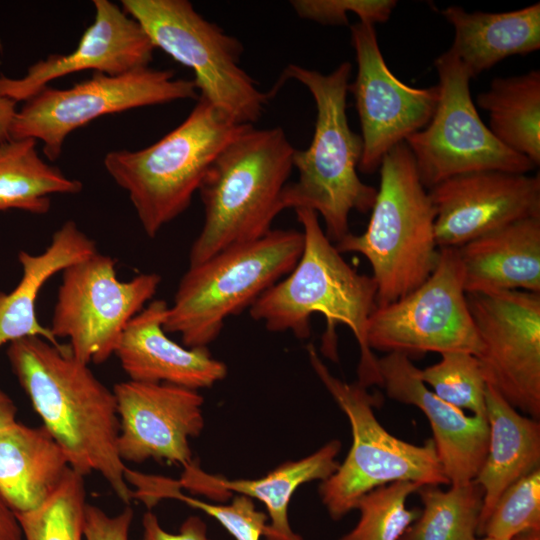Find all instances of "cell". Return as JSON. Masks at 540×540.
Here are the masks:
<instances>
[{
  "label": "cell",
  "instance_id": "obj_1",
  "mask_svg": "<svg viewBox=\"0 0 540 540\" xmlns=\"http://www.w3.org/2000/svg\"><path fill=\"white\" fill-rule=\"evenodd\" d=\"M7 358L70 468L83 476L97 472L129 505L133 490L117 449L119 418L113 391L73 356L69 346H56L41 337L9 343Z\"/></svg>",
  "mask_w": 540,
  "mask_h": 540
},
{
  "label": "cell",
  "instance_id": "obj_2",
  "mask_svg": "<svg viewBox=\"0 0 540 540\" xmlns=\"http://www.w3.org/2000/svg\"><path fill=\"white\" fill-rule=\"evenodd\" d=\"M304 247L292 271L250 307L253 319L263 321L269 331H291L296 337L310 336L312 315L326 321L321 352L338 361L337 327L347 326L360 349L358 384L381 385L378 358L367 344V324L376 309L377 286L372 278L358 273L327 238L316 212L297 209Z\"/></svg>",
  "mask_w": 540,
  "mask_h": 540
},
{
  "label": "cell",
  "instance_id": "obj_3",
  "mask_svg": "<svg viewBox=\"0 0 540 540\" xmlns=\"http://www.w3.org/2000/svg\"><path fill=\"white\" fill-rule=\"evenodd\" d=\"M351 70L347 61L329 74L289 64L280 80V84L293 79L304 85L316 105L312 141L304 150L295 148L293 168L298 178L284 188L282 208L316 212L333 244L350 232V213L369 212L377 194L375 187L358 176L363 141L350 128L346 113Z\"/></svg>",
  "mask_w": 540,
  "mask_h": 540
},
{
  "label": "cell",
  "instance_id": "obj_4",
  "mask_svg": "<svg viewBox=\"0 0 540 540\" xmlns=\"http://www.w3.org/2000/svg\"><path fill=\"white\" fill-rule=\"evenodd\" d=\"M294 151L282 128L251 125L218 154L198 189L204 221L191 246L189 266L272 230L283 211Z\"/></svg>",
  "mask_w": 540,
  "mask_h": 540
},
{
  "label": "cell",
  "instance_id": "obj_5",
  "mask_svg": "<svg viewBox=\"0 0 540 540\" xmlns=\"http://www.w3.org/2000/svg\"><path fill=\"white\" fill-rule=\"evenodd\" d=\"M380 185L366 230L334 244L339 253H359L371 265L377 307L412 292L435 270L440 249L435 209L413 156L400 143L382 158Z\"/></svg>",
  "mask_w": 540,
  "mask_h": 540
},
{
  "label": "cell",
  "instance_id": "obj_6",
  "mask_svg": "<svg viewBox=\"0 0 540 540\" xmlns=\"http://www.w3.org/2000/svg\"><path fill=\"white\" fill-rule=\"evenodd\" d=\"M248 126L199 96L184 121L161 139L135 151H110L103 164L153 238L190 206L212 162Z\"/></svg>",
  "mask_w": 540,
  "mask_h": 540
},
{
  "label": "cell",
  "instance_id": "obj_7",
  "mask_svg": "<svg viewBox=\"0 0 540 540\" xmlns=\"http://www.w3.org/2000/svg\"><path fill=\"white\" fill-rule=\"evenodd\" d=\"M303 247L302 231L272 229L189 266L167 308L165 332L179 334L185 347H207L228 317L250 308L292 271Z\"/></svg>",
  "mask_w": 540,
  "mask_h": 540
},
{
  "label": "cell",
  "instance_id": "obj_8",
  "mask_svg": "<svg viewBox=\"0 0 540 540\" xmlns=\"http://www.w3.org/2000/svg\"><path fill=\"white\" fill-rule=\"evenodd\" d=\"M307 351L313 370L346 414L352 431V445L344 462L319 489L332 519H341L355 509L364 494L389 483L449 484L433 439L415 445L389 433L374 414L375 396L358 383L333 376L313 344Z\"/></svg>",
  "mask_w": 540,
  "mask_h": 540
},
{
  "label": "cell",
  "instance_id": "obj_9",
  "mask_svg": "<svg viewBox=\"0 0 540 540\" xmlns=\"http://www.w3.org/2000/svg\"><path fill=\"white\" fill-rule=\"evenodd\" d=\"M155 49L194 72L199 96L238 124L257 122L271 94L241 68V42L200 15L187 0H122Z\"/></svg>",
  "mask_w": 540,
  "mask_h": 540
},
{
  "label": "cell",
  "instance_id": "obj_10",
  "mask_svg": "<svg viewBox=\"0 0 540 540\" xmlns=\"http://www.w3.org/2000/svg\"><path fill=\"white\" fill-rule=\"evenodd\" d=\"M198 97L193 80L175 78L172 70L146 66L115 76L95 72L66 89L46 86L24 101L12 120L10 139L40 141L46 158L55 161L66 138L97 118Z\"/></svg>",
  "mask_w": 540,
  "mask_h": 540
},
{
  "label": "cell",
  "instance_id": "obj_11",
  "mask_svg": "<svg viewBox=\"0 0 540 540\" xmlns=\"http://www.w3.org/2000/svg\"><path fill=\"white\" fill-rule=\"evenodd\" d=\"M439 97L434 114L410 135L408 146L425 188L482 170L528 174L536 166L503 145L480 118L470 93V76L450 51L435 59Z\"/></svg>",
  "mask_w": 540,
  "mask_h": 540
},
{
  "label": "cell",
  "instance_id": "obj_12",
  "mask_svg": "<svg viewBox=\"0 0 540 540\" xmlns=\"http://www.w3.org/2000/svg\"><path fill=\"white\" fill-rule=\"evenodd\" d=\"M161 283L157 273L128 281L117 276L116 260L98 251L62 271L49 329L68 338L79 361L108 360L129 321L152 300Z\"/></svg>",
  "mask_w": 540,
  "mask_h": 540
},
{
  "label": "cell",
  "instance_id": "obj_13",
  "mask_svg": "<svg viewBox=\"0 0 540 540\" xmlns=\"http://www.w3.org/2000/svg\"><path fill=\"white\" fill-rule=\"evenodd\" d=\"M371 350L410 358L461 351L478 356L481 344L469 311L457 248H441L432 274L404 297L376 307L367 324Z\"/></svg>",
  "mask_w": 540,
  "mask_h": 540
},
{
  "label": "cell",
  "instance_id": "obj_14",
  "mask_svg": "<svg viewBox=\"0 0 540 540\" xmlns=\"http://www.w3.org/2000/svg\"><path fill=\"white\" fill-rule=\"evenodd\" d=\"M487 385L516 410L540 418V293H466Z\"/></svg>",
  "mask_w": 540,
  "mask_h": 540
},
{
  "label": "cell",
  "instance_id": "obj_15",
  "mask_svg": "<svg viewBox=\"0 0 540 540\" xmlns=\"http://www.w3.org/2000/svg\"><path fill=\"white\" fill-rule=\"evenodd\" d=\"M357 74L348 85L358 113L362 157L358 171L372 174L396 145L423 129L437 106L438 86L417 88L400 81L387 66L375 25L358 21L350 26Z\"/></svg>",
  "mask_w": 540,
  "mask_h": 540
},
{
  "label": "cell",
  "instance_id": "obj_16",
  "mask_svg": "<svg viewBox=\"0 0 540 540\" xmlns=\"http://www.w3.org/2000/svg\"><path fill=\"white\" fill-rule=\"evenodd\" d=\"M117 405V449L123 462L148 459L182 465L193 462L190 438L204 426L203 396L198 390L133 380L112 389Z\"/></svg>",
  "mask_w": 540,
  "mask_h": 540
},
{
  "label": "cell",
  "instance_id": "obj_17",
  "mask_svg": "<svg viewBox=\"0 0 540 540\" xmlns=\"http://www.w3.org/2000/svg\"><path fill=\"white\" fill-rule=\"evenodd\" d=\"M441 248H458L515 221L540 217V176L501 170L457 175L428 190Z\"/></svg>",
  "mask_w": 540,
  "mask_h": 540
},
{
  "label": "cell",
  "instance_id": "obj_18",
  "mask_svg": "<svg viewBox=\"0 0 540 540\" xmlns=\"http://www.w3.org/2000/svg\"><path fill=\"white\" fill-rule=\"evenodd\" d=\"M93 6L94 20L73 51L41 59L19 78L0 75V97L24 102L73 73L91 70L115 76L149 66L155 47L140 24L109 0H93Z\"/></svg>",
  "mask_w": 540,
  "mask_h": 540
},
{
  "label": "cell",
  "instance_id": "obj_19",
  "mask_svg": "<svg viewBox=\"0 0 540 540\" xmlns=\"http://www.w3.org/2000/svg\"><path fill=\"white\" fill-rule=\"evenodd\" d=\"M381 385L398 402L414 405L428 418L438 458L451 485L473 480L484 463L489 425L483 416H468L443 401L418 376V368L402 353L378 359Z\"/></svg>",
  "mask_w": 540,
  "mask_h": 540
},
{
  "label": "cell",
  "instance_id": "obj_20",
  "mask_svg": "<svg viewBox=\"0 0 540 540\" xmlns=\"http://www.w3.org/2000/svg\"><path fill=\"white\" fill-rule=\"evenodd\" d=\"M168 306L162 299L152 300L122 332L114 355L129 380L198 390L224 379L226 365L207 347L181 346L167 336L163 323Z\"/></svg>",
  "mask_w": 540,
  "mask_h": 540
},
{
  "label": "cell",
  "instance_id": "obj_21",
  "mask_svg": "<svg viewBox=\"0 0 540 540\" xmlns=\"http://www.w3.org/2000/svg\"><path fill=\"white\" fill-rule=\"evenodd\" d=\"M340 449L341 443L332 440L311 455L284 463L266 476L252 480H229L212 475L193 461L184 467L176 483L193 494L216 501L227 500L232 493L255 498L265 505L270 517L265 540H304L291 530L288 520L290 499L302 484L329 478L340 465L336 460Z\"/></svg>",
  "mask_w": 540,
  "mask_h": 540
},
{
  "label": "cell",
  "instance_id": "obj_22",
  "mask_svg": "<svg viewBox=\"0 0 540 540\" xmlns=\"http://www.w3.org/2000/svg\"><path fill=\"white\" fill-rule=\"evenodd\" d=\"M457 249L466 293H540V217L515 221Z\"/></svg>",
  "mask_w": 540,
  "mask_h": 540
},
{
  "label": "cell",
  "instance_id": "obj_23",
  "mask_svg": "<svg viewBox=\"0 0 540 540\" xmlns=\"http://www.w3.org/2000/svg\"><path fill=\"white\" fill-rule=\"evenodd\" d=\"M96 252L94 240L73 220L65 221L53 233L43 252L19 251L21 279L10 292H0V347L33 336L60 346L49 327H44L37 318L38 295L53 275Z\"/></svg>",
  "mask_w": 540,
  "mask_h": 540
},
{
  "label": "cell",
  "instance_id": "obj_24",
  "mask_svg": "<svg viewBox=\"0 0 540 540\" xmlns=\"http://www.w3.org/2000/svg\"><path fill=\"white\" fill-rule=\"evenodd\" d=\"M454 29L450 51L470 78L513 55L540 48V3L507 12H468L459 6L440 11Z\"/></svg>",
  "mask_w": 540,
  "mask_h": 540
},
{
  "label": "cell",
  "instance_id": "obj_25",
  "mask_svg": "<svg viewBox=\"0 0 540 540\" xmlns=\"http://www.w3.org/2000/svg\"><path fill=\"white\" fill-rule=\"evenodd\" d=\"M69 468L65 452L43 426L15 421L0 429V494L15 513L39 507Z\"/></svg>",
  "mask_w": 540,
  "mask_h": 540
},
{
  "label": "cell",
  "instance_id": "obj_26",
  "mask_svg": "<svg viewBox=\"0 0 540 540\" xmlns=\"http://www.w3.org/2000/svg\"><path fill=\"white\" fill-rule=\"evenodd\" d=\"M488 451L474 480L483 488L477 535L500 495L514 482L540 468V423L522 415L493 387L486 388Z\"/></svg>",
  "mask_w": 540,
  "mask_h": 540
},
{
  "label": "cell",
  "instance_id": "obj_27",
  "mask_svg": "<svg viewBox=\"0 0 540 540\" xmlns=\"http://www.w3.org/2000/svg\"><path fill=\"white\" fill-rule=\"evenodd\" d=\"M489 116L487 125L507 148L540 164V71L498 77L476 97Z\"/></svg>",
  "mask_w": 540,
  "mask_h": 540
},
{
  "label": "cell",
  "instance_id": "obj_28",
  "mask_svg": "<svg viewBox=\"0 0 540 540\" xmlns=\"http://www.w3.org/2000/svg\"><path fill=\"white\" fill-rule=\"evenodd\" d=\"M31 138L0 143V212L20 210L44 215L54 194H77L83 184L68 178L56 166L45 162Z\"/></svg>",
  "mask_w": 540,
  "mask_h": 540
},
{
  "label": "cell",
  "instance_id": "obj_29",
  "mask_svg": "<svg viewBox=\"0 0 540 540\" xmlns=\"http://www.w3.org/2000/svg\"><path fill=\"white\" fill-rule=\"evenodd\" d=\"M423 509L400 540H476L484 490L473 479L443 491L423 485L418 491Z\"/></svg>",
  "mask_w": 540,
  "mask_h": 540
},
{
  "label": "cell",
  "instance_id": "obj_30",
  "mask_svg": "<svg viewBox=\"0 0 540 540\" xmlns=\"http://www.w3.org/2000/svg\"><path fill=\"white\" fill-rule=\"evenodd\" d=\"M127 483L135 486L133 499L142 501L148 508L162 499H176L200 509L216 519L235 540H260L267 530V516L259 511L250 497L236 496L231 504L216 505L185 495L176 480L147 475L126 467Z\"/></svg>",
  "mask_w": 540,
  "mask_h": 540
},
{
  "label": "cell",
  "instance_id": "obj_31",
  "mask_svg": "<svg viewBox=\"0 0 540 540\" xmlns=\"http://www.w3.org/2000/svg\"><path fill=\"white\" fill-rule=\"evenodd\" d=\"M86 506L84 476L69 468L39 507L15 514L25 540H85Z\"/></svg>",
  "mask_w": 540,
  "mask_h": 540
},
{
  "label": "cell",
  "instance_id": "obj_32",
  "mask_svg": "<svg viewBox=\"0 0 540 540\" xmlns=\"http://www.w3.org/2000/svg\"><path fill=\"white\" fill-rule=\"evenodd\" d=\"M421 486L397 481L367 492L355 507L360 511L358 523L339 540H400L420 515L419 509H408L405 504Z\"/></svg>",
  "mask_w": 540,
  "mask_h": 540
},
{
  "label": "cell",
  "instance_id": "obj_33",
  "mask_svg": "<svg viewBox=\"0 0 540 540\" xmlns=\"http://www.w3.org/2000/svg\"><path fill=\"white\" fill-rule=\"evenodd\" d=\"M441 356L438 363L418 369L421 381L443 401L486 417L487 383L478 358L461 351L445 352Z\"/></svg>",
  "mask_w": 540,
  "mask_h": 540
},
{
  "label": "cell",
  "instance_id": "obj_34",
  "mask_svg": "<svg viewBox=\"0 0 540 540\" xmlns=\"http://www.w3.org/2000/svg\"><path fill=\"white\" fill-rule=\"evenodd\" d=\"M532 530H540V468L500 495L478 535L511 540Z\"/></svg>",
  "mask_w": 540,
  "mask_h": 540
},
{
  "label": "cell",
  "instance_id": "obj_35",
  "mask_svg": "<svg viewBox=\"0 0 540 540\" xmlns=\"http://www.w3.org/2000/svg\"><path fill=\"white\" fill-rule=\"evenodd\" d=\"M296 14L303 19L323 25H347L348 14L361 22H386L397 5L395 0H295L291 1Z\"/></svg>",
  "mask_w": 540,
  "mask_h": 540
},
{
  "label": "cell",
  "instance_id": "obj_36",
  "mask_svg": "<svg viewBox=\"0 0 540 540\" xmlns=\"http://www.w3.org/2000/svg\"><path fill=\"white\" fill-rule=\"evenodd\" d=\"M134 512L127 505L117 515L110 516L101 508L87 504L85 510V540H128Z\"/></svg>",
  "mask_w": 540,
  "mask_h": 540
},
{
  "label": "cell",
  "instance_id": "obj_37",
  "mask_svg": "<svg viewBox=\"0 0 540 540\" xmlns=\"http://www.w3.org/2000/svg\"><path fill=\"white\" fill-rule=\"evenodd\" d=\"M143 535L140 540H210L207 526L198 516L188 517L178 533H170L162 528L155 514L148 511L142 519Z\"/></svg>",
  "mask_w": 540,
  "mask_h": 540
},
{
  "label": "cell",
  "instance_id": "obj_38",
  "mask_svg": "<svg viewBox=\"0 0 540 540\" xmlns=\"http://www.w3.org/2000/svg\"><path fill=\"white\" fill-rule=\"evenodd\" d=\"M0 540H23L15 512L0 494Z\"/></svg>",
  "mask_w": 540,
  "mask_h": 540
},
{
  "label": "cell",
  "instance_id": "obj_39",
  "mask_svg": "<svg viewBox=\"0 0 540 540\" xmlns=\"http://www.w3.org/2000/svg\"><path fill=\"white\" fill-rule=\"evenodd\" d=\"M16 102L0 97V143L10 139V126L16 114Z\"/></svg>",
  "mask_w": 540,
  "mask_h": 540
},
{
  "label": "cell",
  "instance_id": "obj_40",
  "mask_svg": "<svg viewBox=\"0 0 540 540\" xmlns=\"http://www.w3.org/2000/svg\"><path fill=\"white\" fill-rule=\"evenodd\" d=\"M16 414L14 401L0 388V429L17 421Z\"/></svg>",
  "mask_w": 540,
  "mask_h": 540
},
{
  "label": "cell",
  "instance_id": "obj_41",
  "mask_svg": "<svg viewBox=\"0 0 540 540\" xmlns=\"http://www.w3.org/2000/svg\"><path fill=\"white\" fill-rule=\"evenodd\" d=\"M511 540H540V530H532L520 533Z\"/></svg>",
  "mask_w": 540,
  "mask_h": 540
},
{
  "label": "cell",
  "instance_id": "obj_42",
  "mask_svg": "<svg viewBox=\"0 0 540 540\" xmlns=\"http://www.w3.org/2000/svg\"><path fill=\"white\" fill-rule=\"evenodd\" d=\"M476 540H510V539H495V538H490V537H481L480 539H476Z\"/></svg>",
  "mask_w": 540,
  "mask_h": 540
}]
</instances>
